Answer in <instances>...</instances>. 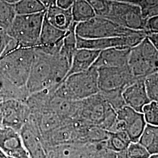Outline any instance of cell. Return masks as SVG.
Returning <instances> with one entry per match:
<instances>
[{
  "mask_svg": "<svg viewBox=\"0 0 158 158\" xmlns=\"http://www.w3.org/2000/svg\"><path fill=\"white\" fill-rule=\"evenodd\" d=\"M5 1H6V2H9V3H10V4H15L16 2H17L19 0H5Z\"/></svg>",
  "mask_w": 158,
  "mask_h": 158,
  "instance_id": "40",
  "label": "cell"
},
{
  "mask_svg": "<svg viewBox=\"0 0 158 158\" xmlns=\"http://www.w3.org/2000/svg\"><path fill=\"white\" fill-rule=\"evenodd\" d=\"M2 114L0 110V126L2 125Z\"/></svg>",
  "mask_w": 158,
  "mask_h": 158,
  "instance_id": "41",
  "label": "cell"
},
{
  "mask_svg": "<svg viewBox=\"0 0 158 158\" xmlns=\"http://www.w3.org/2000/svg\"><path fill=\"white\" fill-rule=\"evenodd\" d=\"M32 64L26 85L29 94L45 90L55 89L58 85L55 78V56L46 54L34 48Z\"/></svg>",
  "mask_w": 158,
  "mask_h": 158,
  "instance_id": "4",
  "label": "cell"
},
{
  "mask_svg": "<svg viewBox=\"0 0 158 158\" xmlns=\"http://www.w3.org/2000/svg\"><path fill=\"white\" fill-rule=\"evenodd\" d=\"M66 32L67 31H63L52 25L44 17L39 45L35 48L46 54L51 56L56 55L62 48Z\"/></svg>",
  "mask_w": 158,
  "mask_h": 158,
  "instance_id": "13",
  "label": "cell"
},
{
  "mask_svg": "<svg viewBox=\"0 0 158 158\" xmlns=\"http://www.w3.org/2000/svg\"><path fill=\"white\" fill-rule=\"evenodd\" d=\"M2 125L10 127L18 132L28 121L30 111L25 102L8 100L0 104Z\"/></svg>",
  "mask_w": 158,
  "mask_h": 158,
  "instance_id": "12",
  "label": "cell"
},
{
  "mask_svg": "<svg viewBox=\"0 0 158 158\" xmlns=\"http://www.w3.org/2000/svg\"><path fill=\"white\" fill-rule=\"evenodd\" d=\"M158 49L145 37L130 49L128 66L136 78L158 72Z\"/></svg>",
  "mask_w": 158,
  "mask_h": 158,
  "instance_id": "6",
  "label": "cell"
},
{
  "mask_svg": "<svg viewBox=\"0 0 158 158\" xmlns=\"http://www.w3.org/2000/svg\"><path fill=\"white\" fill-rule=\"evenodd\" d=\"M23 146L30 158H46L47 152L36 117L29 114L28 121L19 131Z\"/></svg>",
  "mask_w": 158,
  "mask_h": 158,
  "instance_id": "11",
  "label": "cell"
},
{
  "mask_svg": "<svg viewBox=\"0 0 158 158\" xmlns=\"http://www.w3.org/2000/svg\"><path fill=\"white\" fill-rule=\"evenodd\" d=\"M48 22L57 28L68 31L74 23L71 7L64 9L55 5L46 8L45 14Z\"/></svg>",
  "mask_w": 158,
  "mask_h": 158,
  "instance_id": "20",
  "label": "cell"
},
{
  "mask_svg": "<svg viewBox=\"0 0 158 158\" xmlns=\"http://www.w3.org/2000/svg\"><path fill=\"white\" fill-rule=\"evenodd\" d=\"M34 54V48L12 50L0 57V72L15 85L26 87Z\"/></svg>",
  "mask_w": 158,
  "mask_h": 158,
  "instance_id": "2",
  "label": "cell"
},
{
  "mask_svg": "<svg viewBox=\"0 0 158 158\" xmlns=\"http://www.w3.org/2000/svg\"><path fill=\"white\" fill-rule=\"evenodd\" d=\"M145 31L147 35L150 33H158V16L151 17L146 20Z\"/></svg>",
  "mask_w": 158,
  "mask_h": 158,
  "instance_id": "35",
  "label": "cell"
},
{
  "mask_svg": "<svg viewBox=\"0 0 158 158\" xmlns=\"http://www.w3.org/2000/svg\"><path fill=\"white\" fill-rule=\"evenodd\" d=\"M10 158H11V157H10Z\"/></svg>",
  "mask_w": 158,
  "mask_h": 158,
  "instance_id": "42",
  "label": "cell"
},
{
  "mask_svg": "<svg viewBox=\"0 0 158 158\" xmlns=\"http://www.w3.org/2000/svg\"><path fill=\"white\" fill-rule=\"evenodd\" d=\"M79 101H70L54 96L49 102V108L63 121L73 119L78 108Z\"/></svg>",
  "mask_w": 158,
  "mask_h": 158,
  "instance_id": "22",
  "label": "cell"
},
{
  "mask_svg": "<svg viewBox=\"0 0 158 158\" xmlns=\"http://www.w3.org/2000/svg\"><path fill=\"white\" fill-rule=\"evenodd\" d=\"M100 91L124 90L136 78L128 65L123 67H102L97 69Z\"/></svg>",
  "mask_w": 158,
  "mask_h": 158,
  "instance_id": "8",
  "label": "cell"
},
{
  "mask_svg": "<svg viewBox=\"0 0 158 158\" xmlns=\"http://www.w3.org/2000/svg\"><path fill=\"white\" fill-rule=\"evenodd\" d=\"M138 142L147 149L151 155L158 154V126L146 125Z\"/></svg>",
  "mask_w": 158,
  "mask_h": 158,
  "instance_id": "23",
  "label": "cell"
},
{
  "mask_svg": "<svg viewBox=\"0 0 158 158\" xmlns=\"http://www.w3.org/2000/svg\"><path fill=\"white\" fill-rule=\"evenodd\" d=\"M147 37L144 31L125 36H117L98 39H85L76 36L77 48H85L102 51L113 48H131Z\"/></svg>",
  "mask_w": 158,
  "mask_h": 158,
  "instance_id": "10",
  "label": "cell"
},
{
  "mask_svg": "<svg viewBox=\"0 0 158 158\" xmlns=\"http://www.w3.org/2000/svg\"><path fill=\"white\" fill-rule=\"evenodd\" d=\"M106 18L125 28L144 31L146 20L138 6L121 0H110Z\"/></svg>",
  "mask_w": 158,
  "mask_h": 158,
  "instance_id": "7",
  "label": "cell"
},
{
  "mask_svg": "<svg viewBox=\"0 0 158 158\" xmlns=\"http://www.w3.org/2000/svg\"><path fill=\"white\" fill-rule=\"evenodd\" d=\"M74 22L81 23L96 16L95 12L87 0H74L71 6Z\"/></svg>",
  "mask_w": 158,
  "mask_h": 158,
  "instance_id": "25",
  "label": "cell"
},
{
  "mask_svg": "<svg viewBox=\"0 0 158 158\" xmlns=\"http://www.w3.org/2000/svg\"><path fill=\"white\" fill-rule=\"evenodd\" d=\"M37 121L42 135L55 130L66 121H63L56 113L50 110L40 114L37 117Z\"/></svg>",
  "mask_w": 158,
  "mask_h": 158,
  "instance_id": "24",
  "label": "cell"
},
{
  "mask_svg": "<svg viewBox=\"0 0 158 158\" xmlns=\"http://www.w3.org/2000/svg\"><path fill=\"white\" fill-rule=\"evenodd\" d=\"M108 104L100 93L90 96L78 102V108L74 119L85 124L100 126L102 124Z\"/></svg>",
  "mask_w": 158,
  "mask_h": 158,
  "instance_id": "9",
  "label": "cell"
},
{
  "mask_svg": "<svg viewBox=\"0 0 158 158\" xmlns=\"http://www.w3.org/2000/svg\"><path fill=\"white\" fill-rule=\"evenodd\" d=\"M16 13L14 5L0 0V28L6 30L11 25Z\"/></svg>",
  "mask_w": 158,
  "mask_h": 158,
  "instance_id": "29",
  "label": "cell"
},
{
  "mask_svg": "<svg viewBox=\"0 0 158 158\" xmlns=\"http://www.w3.org/2000/svg\"><path fill=\"white\" fill-rule=\"evenodd\" d=\"M144 78L136 79L126 87L122 93L125 104L140 113H142L143 107L151 102L145 90Z\"/></svg>",
  "mask_w": 158,
  "mask_h": 158,
  "instance_id": "17",
  "label": "cell"
},
{
  "mask_svg": "<svg viewBox=\"0 0 158 158\" xmlns=\"http://www.w3.org/2000/svg\"><path fill=\"white\" fill-rule=\"evenodd\" d=\"M29 95L27 87H18L0 72V104L8 100L25 102Z\"/></svg>",
  "mask_w": 158,
  "mask_h": 158,
  "instance_id": "21",
  "label": "cell"
},
{
  "mask_svg": "<svg viewBox=\"0 0 158 158\" xmlns=\"http://www.w3.org/2000/svg\"><path fill=\"white\" fill-rule=\"evenodd\" d=\"M45 11L15 15L6 31L19 48H35L39 45Z\"/></svg>",
  "mask_w": 158,
  "mask_h": 158,
  "instance_id": "3",
  "label": "cell"
},
{
  "mask_svg": "<svg viewBox=\"0 0 158 158\" xmlns=\"http://www.w3.org/2000/svg\"><path fill=\"white\" fill-rule=\"evenodd\" d=\"M14 5L16 15H31L46 10L40 0H19Z\"/></svg>",
  "mask_w": 158,
  "mask_h": 158,
  "instance_id": "27",
  "label": "cell"
},
{
  "mask_svg": "<svg viewBox=\"0 0 158 158\" xmlns=\"http://www.w3.org/2000/svg\"><path fill=\"white\" fill-rule=\"evenodd\" d=\"M74 1V0H56V5L60 8L68 9L72 6Z\"/></svg>",
  "mask_w": 158,
  "mask_h": 158,
  "instance_id": "36",
  "label": "cell"
},
{
  "mask_svg": "<svg viewBox=\"0 0 158 158\" xmlns=\"http://www.w3.org/2000/svg\"><path fill=\"white\" fill-rule=\"evenodd\" d=\"M130 49L131 48H113L101 51L92 66L98 69L127 66Z\"/></svg>",
  "mask_w": 158,
  "mask_h": 158,
  "instance_id": "18",
  "label": "cell"
},
{
  "mask_svg": "<svg viewBox=\"0 0 158 158\" xmlns=\"http://www.w3.org/2000/svg\"><path fill=\"white\" fill-rule=\"evenodd\" d=\"M147 124L158 126V102H150L147 104L142 110Z\"/></svg>",
  "mask_w": 158,
  "mask_h": 158,
  "instance_id": "32",
  "label": "cell"
},
{
  "mask_svg": "<svg viewBox=\"0 0 158 158\" xmlns=\"http://www.w3.org/2000/svg\"><path fill=\"white\" fill-rule=\"evenodd\" d=\"M0 149L11 158H30L19 132L10 127L0 126Z\"/></svg>",
  "mask_w": 158,
  "mask_h": 158,
  "instance_id": "15",
  "label": "cell"
},
{
  "mask_svg": "<svg viewBox=\"0 0 158 158\" xmlns=\"http://www.w3.org/2000/svg\"><path fill=\"white\" fill-rule=\"evenodd\" d=\"M131 142L126 131L110 132L107 139L105 141L108 149L115 153L124 151Z\"/></svg>",
  "mask_w": 158,
  "mask_h": 158,
  "instance_id": "26",
  "label": "cell"
},
{
  "mask_svg": "<svg viewBox=\"0 0 158 158\" xmlns=\"http://www.w3.org/2000/svg\"><path fill=\"white\" fill-rule=\"evenodd\" d=\"M99 90L97 69L72 74L58 85L54 96L70 101H79L97 94Z\"/></svg>",
  "mask_w": 158,
  "mask_h": 158,
  "instance_id": "1",
  "label": "cell"
},
{
  "mask_svg": "<svg viewBox=\"0 0 158 158\" xmlns=\"http://www.w3.org/2000/svg\"><path fill=\"white\" fill-rule=\"evenodd\" d=\"M138 6L143 18L147 19L151 17L158 16V0H121Z\"/></svg>",
  "mask_w": 158,
  "mask_h": 158,
  "instance_id": "28",
  "label": "cell"
},
{
  "mask_svg": "<svg viewBox=\"0 0 158 158\" xmlns=\"http://www.w3.org/2000/svg\"><path fill=\"white\" fill-rule=\"evenodd\" d=\"M0 158H10V157L8 156L6 153L0 149Z\"/></svg>",
  "mask_w": 158,
  "mask_h": 158,
  "instance_id": "39",
  "label": "cell"
},
{
  "mask_svg": "<svg viewBox=\"0 0 158 158\" xmlns=\"http://www.w3.org/2000/svg\"><path fill=\"white\" fill-rule=\"evenodd\" d=\"M117 118L126 124V132L131 142H138L147 124L143 115L125 105L117 112Z\"/></svg>",
  "mask_w": 158,
  "mask_h": 158,
  "instance_id": "16",
  "label": "cell"
},
{
  "mask_svg": "<svg viewBox=\"0 0 158 158\" xmlns=\"http://www.w3.org/2000/svg\"><path fill=\"white\" fill-rule=\"evenodd\" d=\"M126 153L128 158H149L151 156L147 149L138 142H131Z\"/></svg>",
  "mask_w": 158,
  "mask_h": 158,
  "instance_id": "34",
  "label": "cell"
},
{
  "mask_svg": "<svg viewBox=\"0 0 158 158\" xmlns=\"http://www.w3.org/2000/svg\"><path fill=\"white\" fill-rule=\"evenodd\" d=\"M141 31L125 28L107 18L98 16L84 22L77 23L75 27L76 36L85 39L125 36Z\"/></svg>",
  "mask_w": 158,
  "mask_h": 158,
  "instance_id": "5",
  "label": "cell"
},
{
  "mask_svg": "<svg viewBox=\"0 0 158 158\" xmlns=\"http://www.w3.org/2000/svg\"><path fill=\"white\" fill-rule=\"evenodd\" d=\"M17 48V43L8 35L6 30L0 28V57Z\"/></svg>",
  "mask_w": 158,
  "mask_h": 158,
  "instance_id": "33",
  "label": "cell"
},
{
  "mask_svg": "<svg viewBox=\"0 0 158 158\" xmlns=\"http://www.w3.org/2000/svg\"><path fill=\"white\" fill-rule=\"evenodd\" d=\"M147 38L149 40L153 45L158 48V33H150L147 35Z\"/></svg>",
  "mask_w": 158,
  "mask_h": 158,
  "instance_id": "37",
  "label": "cell"
},
{
  "mask_svg": "<svg viewBox=\"0 0 158 158\" xmlns=\"http://www.w3.org/2000/svg\"><path fill=\"white\" fill-rule=\"evenodd\" d=\"M45 6L46 8L49 6L56 4V0H40Z\"/></svg>",
  "mask_w": 158,
  "mask_h": 158,
  "instance_id": "38",
  "label": "cell"
},
{
  "mask_svg": "<svg viewBox=\"0 0 158 158\" xmlns=\"http://www.w3.org/2000/svg\"><path fill=\"white\" fill-rule=\"evenodd\" d=\"M123 90H115L107 91H99L104 100L117 112L125 106L122 95Z\"/></svg>",
  "mask_w": 158,
  "mask_h": 158,
  "instance_id": "30",
  "label": "cell"
},
{
  "mask_svg": "<svg viewBox=\"0 0 158 158\" xmlns=\"http://www.w3.org/2000/svg\"><path fill=\"white\" fill-rule=\"evenodd\" d=\"M144 85L147 95L151 102L158 101V72L150 74L145 77Z\"/></svg>",
  "mask_w": 158,
  "mask_h": 158,
  "instance_id": "31",
  "label": "cell"
},
{
  "mask_svg": "<svg viewBox=\"0 0 158 158\" xmlns=\"http://www.w3.org/2000/svg\"><path fill=\"white\" fill-rule=\"evenodd\" d=\"M46 151L59 145L78 143V132L72 119L66 120L55 130L42 135Z\"/></svg>",
  "mask_w": 158,
  "mask_h": 158,
  "instance_id": "14",
  "label": "cell"
},
{
  "mask_svg": "<svg viewBox=\"0 0 158 158\" xmlns=\"http://www.w3.org/2000/svg\"><path fill=\"white\" fill-rule=\"evenodd\" d=\"M100 51L85 48H77L73 55L71 66L66 78L72 74L88 70L96 61Z\"/></svg>",
  "mask_w": 158,
  "mask_h": 158,
  "instance_id": "19",
  "label": "cell"
}]
</instances>
